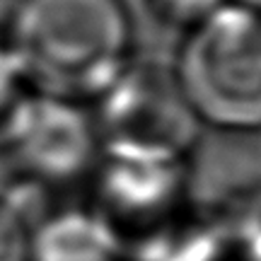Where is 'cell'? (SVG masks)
Here are the masks:
<instances>
[{"label": "cell", "instance_id": "6da1fadb", "mask_svg": "<svg viewBox=\"0 0 261 261\" xmlns=\"http://www.w3.org/2000/svg\"><path fill=\"white\" fill-rule=\"evenodd\" d=\"M0 37L34 92L83 104L136 61L126 0H12Z\"/></svg>", "mask_w": 261, "mask_h": 261}, {"label": "cell", "instance_id": "7a4b0ae2", "mask_svg": "<svg viewBox=\"0 0 261 261\" xmlns=\"http://www.w3.org/2000/svg\"><path fill=\"white\" fill-rule=\"evenodd\" d=\"M172 75L203 130L261 136V12L225 3L196 22Z\"/></svg>", "mask_w": 261, "mask_h": 261}, {"label": "cell", "instance_id": "3957f363", "mask_svg": "<svg viewBox=\"0 0 261 261\" xmlns=\"http://www.w3.org/2000/svg\"><path fill=\"white\" fill-rule=\"evenodd\" d=\"M102 152L187 160L203 133L172 68L133 63L94 99Z\"/></svg>", "mask_w": 261, "mask_h": 261}, {"label": "cell", "instance_id": "277c9868", "mask_svg": "<svg viewBox=\"0 0 261 261\" xmlns=\"http://www.w3.org/2000/svg\"><path fill=\"white\" fill-rule=\"evenodd\" d=\"M0 148L10 152L15 177L44 191L92 179L102 140L90 104L32 92L10 119Z\"/></svg>", "mask_w": 261, "mask_h": 261}, {"label": "cell", "instance_id": "5b68a950", "mask_svg": "<svg viewBox=\"0 0 261 261\" xmlns=\"http://www.w3.org/2000/svg\"><path fill=\"white\" fill-rule=\"evenodd\" d=\"M184 211L240 240L261 223V136L203 130L184 162Z\"/></svg>", "mask_w": 261, "mask_h": 261}, {"label": "cell", "instance_id": "8992f818", "mask_svg": "<svg viewBox=\"0 0 261 261\" xmlns=\"http://www.w3.org/2000/svg\"><path fill=\"white\" fill-rule=\"evenodd\" d=\"M184 162L102 152L92 174V208L130 256L184 218Z\"/></svg>", "mask_w": 261, "mask_h": 261}, {"label": "cell", "instance_id": "52a82bcc", "mask_svg": "<svg viewBox=\"0 0 261 261\" xmlns=\"http://www.w3.org/2000/svg\"><path fill=\"white\" fill-rule=\"evenodd\" d=\"M29 261H133L92 205H54L29 230Z\"/></svg>", "mask_w": 261, "mask_h": 261}, {"label": "cell", "instance_id": "ba28073f", "mask_svg": "<svg viewBox=\"0 0 261 261\" xmlns=\"http://www.w3.org/2000/svg\"><path fill=\"white\" fill-rule=\"evenodd\" d=\"M32 92L34 90H32L19 61L0 37V140L5 136L10 119L15 116V112Z\"/></svg>", "mask_w": 261, "mask_h": 261}, {"label": "cell", "instance_id": "9c48e42d", "mask_svg": "<svg viewBox=\"0 0 261 261\" xmlns=\"http://www.w3.org/2000/svg\"><path fill=\"white\" fill-rule=\"evenodd\" d=\"M0 261H29V220L0 189Z\"/></svg>", "mask_w": 261, "mask_h": 261}, {"label": "cell", "instance_id": "30bf717a", "mask_svg": "<svg viewBox=\"0 0 261 261\" xmlns=\"http://www.w3.org/2000/svg\"><path fill=\"white\" fill-rule=\"evenodd\" d=\"M227 0H148L152 15H158L162 22L187 32L196 22L205 19L211 12L223 8Z\"/></svg>", "mask_w": 261, "mask_h": 261}, {"label": "cell", "instance_id": "8fae6325", "mask_svg": "<svg viewBox=\"0 0 261 261\" xmlns=\"http://www.w3.org/2000/svg\"><path fill=\"white\" fill-rule=\"evenodd\" d=\"M240 261H261V223L254 225L249 232L237 240Z\"/></svg>", "mask_w": 261, "mask_h": 261}, {"label": "cell", "instance_id": "7c38bea8", "mask_svg": "<svg viewBox=\"0 0 261 261\" xmlns=\"http://www.w3.org/2000/svg\"><path fill=\"white\" fill-rule=\"evenodd\" d=\"M227 3H237V5H242V8H249V10L261 12V0H227Z\"/></svg>", "mask_w": 261, "mask_h": 261}]
</instances>
